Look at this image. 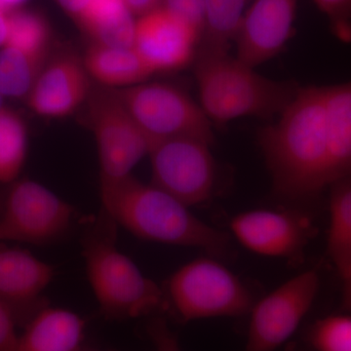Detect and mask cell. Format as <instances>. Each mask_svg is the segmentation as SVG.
I'll return each mask as SVG.
<instances>
[{"label": "cell", "instance_id": "18", "mask_svg": "<svg viewBox=\"0 0 351 351\" xmlns=\"http://www.w3.org/2000/svg\"><path fill=\"white\" fill-rule=\"evenodd\" d=\"M78 24L94 43L112 47H133L136 23L124 0H92Z\"/></svg>", "mask_w": 351, "mask_h": 351}, {"label": "cell", "instance_id": "28", "mask_svg": "<svg viewBox=\"0 0 351 351\" xmlns=\"http://www.w3.org/2000/svg\"><path fill=\"white\" fill-rule=\"evenodd\" d=\"M17 327L10 309L0 302V351H19Z\"/></svg>", "mask_w": 351, "mask_h": 351}, {"label": "cell", "instance_id": "6", "mask_svg": "<svg viewBox=\"0 0 351 351\" xmlns=\"http://www.w3.org/2000/svg\"><path fill=\"white\" fill-rule=\"evenodd\" d=\"M114 91L151 141L193 138L213 144V124L201 106L180 88L143 82Z\"/></svg>", "mask_w": 351, "mask_h": 351}, {"label": "cell", "instance_id": "13", "mask_svg": "<svg viewBox=\"0 0 351 351\" xmlns=\"http://www.w3.org/2000/svg\"><path fill=\"white\" fill-rule=\"evenodd\" d=\"M55 269L31 252L0 245V302L13 313L18 327L49 306L44 291L49 286Z\"/></svg>", "mask_w": 351, "mask_h": 351}, {"label": "cell", "instance_id": "11", "mask_svg": "<svg viewBox=\"0 0 351 351\" xmlns=\"http://www.w3.org/2000/svg\"><path fill=\"white\" fill-rule=\"evenodd\" d=\"M200 40L195 29L160 7L136 23L133 48L156 75L188 66Z\"/></svg>", "mask_w": 351, "mask_h": 351}, {"label": "cell", "instance_id": "32", "mask_svg": "<svg viewBox=\"0 0 351 351\" xmlns=\"http://www.w3.org/2000/svg\"><path fill=\"white\" fill-rule=\"evenodd\" d=\"M8 14L0 8V48L5 45L8 36Z\"/></svg>", "mask_w": 351, "mask_h": 351}, {"label": "cell", "instance_id": "10", "mask_svg": "<svg viewBox=\"0 0 351 351\" xmlns=\"http://www.w3.org/2000/svg\"><path fill=\"white\" fill-rule=\"evenodd\" d=\"M318 287L317 272L308 270L254 304L244 351H276L282 346L311 311Z\"/></svg>", "mask_w": 351, "mask_h": 351}, {"label": "cell", "instance_id": "3", "mask_svg": "<svg viewBox=\"0 0 351 351\" xmlns=\"http://www.w3.org/2000/svg\"><path fill=\"white\" fill-rule=\"evenodd\" d=\"M119 226L101 208L82 237L88 280L101 314L110 320H124L167 311L162 289L117 248Z\"/></svg>", "mask_w": 351, "mask_h": 351}, {"label": "cell", "instance_id": "31", "mask_svg": "<svg viewBox=\"0 0 351 351\" xmlns=\"http://www.w3.org/2000/svg\"><path fill=\"white\" fill-rule=\"evenodd\" d=\"M343 292L341 307L346 313L351 314V272L343 279Z\"/></svg>", "mask_w": 351, "mask_h": 351}, {"label": "cell", "instance_id": "25", "mask_svg": "<svg viewBox=\"0 0 351 351\" xmlns=\"http://www.w3.org/2000/svg\"><path fill=\"white\" fill-rule=\"evenodd\" d=\"M326 16L334 36L343 43H351V0H313Z\"/></svg>", "mask_w": 351, "mask_h": 351}, {"label": "cell", "instance_id": "8", "mask_svg": "<svg viewBox=\"0 0 351 351\" xmlns=\"http://www.w3.org/2000/svg\"><path fill=\"white\" fill-rule=\"evenodd\" d=\"M92 93L88 117L98 147L100 186L105 189L132 175L138 161L149 154L152 141L114 90Z\"/></svg>", "mask_w": 351, "mask_h": 351}, {"label": "cell", "instance_id": "15", "mask_svg": "<svg viewBox=\"0 0 351 351\" xmlns=\"http://www.w3.org/2000/svg\"><path fill=\"white\" fill-rule=\"evenodd\" d=\"M298 0H255L235 38L237 58L252 68L277 56L294 32Z\"/></svg>", "mask_w": 351, "mask_h": 351}, {"label": "cell", "instance_id": "16", "mask_svg": "<svg viewBox=\"0 0 351 351\" xmlns=\"http://www.w3.org/2000/svg\"><path fill=\"white\" fill-rule=\"evenodd\" d=\"M84 329L78 314L47 306L24 328L19 351H82Z\"/></svg>", "mask_w": 351, "mask_h": 351}, {"label": "cell", "instance_id": "29", "mask_svg": "<svg viewBox=\"0 0 351 351\" xmlns=\"http://www.w3.org/2000/svg\"><path fill=\"white\" fill-rule=\"evenodd\" d=\"M124 2L132 14L142 17L160 8L163 0H124Z\"/></svg>", "mask_w": 351, "mask_h": 351}, {"label": "cell", "instance_id": "27", "mask_svg": "<svg viewBox=\"0 0 351 351\" xmlns=\"http://www.w3.org/2000/svg\"><path fill=\"white\" fill-rule=\"evenodd\" d=\"M145 332L154 346V351H182L177 334L171 330L167 320L160 315L152 316Z\"/></svg>", "mask_w": 351, "mask_h": 351}, {"label": "cell", "instance_id": "36", "mask_svg": "<svg viewBox=\"0 0 351 351\" xmlns=\"http://www.w3.org/2000/svg\"><path fill=\"white\" fill-rule=\"evenodd\" d=\"M82 351H115V350H82Z\"/></svg>", "mask_w": 351, "mask_h": 351}, {"label": "cell", "instance_id": "22", "mask_svg": "<svg viewBox=\"0 0 351 351\" xmlns=\"http://www.w3.org/2000/svg\"><path fill=\"white\" fill-rule=\"evenodd\" d=\"M27 154V129L17 112L0 110V184L18 180Z\"/></svg>", "mask_w": 351, "mask_h": 351}, {"label": "cell", "instance_id": "30", "mask_svg": "<svg viewBox=\"0 0 351 351\" xmlns=\"http://www.w3.org/2000/svg\"><path fill=\"white\" fill-rule=\"evenodd\" d=\"M56 1L78 22L89 8L92 0H56Z\"/></svg>", "mask_w": 351, "mask_h": 351}, {"label": "cell", "instance_id": "5", "mask_svg": "<svg viewBox=\"0 0 351 351\" xmlns=\"http://www.w3.org/2000/svg\"><path fill=\"white\" fill-rule=\"evenodd\" d=\"M164 293L168 306L184 322L237 317L250 313L255 304L239 277L212 258H196L178 269Z\"/></svg>", "mask_w": 351, "mask_h": 351}, {"label": "cell", "instance_id": "2", "mask_svg": "<svg viewBox=\"0 0 351 351\" xmlns=\"http://www.w3.org/2000/svg\"><path fill=\"white\" fill-rule=\"evenodd\" d=\"M101 209L138 239L195 247L213 257L230 250V237L195 216L189 207L154 184L129 176L101 189Z\"/></svg>", "mask_w": 351, "mask_h": 351}, {"label": "cell", "instance_id": "14", "mask_svg": "<svg viewBox=\"0 0 351 351\" xmlns=\"http://www.w3.org/2000/svg\"><path fill=\"white\" fill-rule=\"evenodd\" d=\"M91 93V77L82 58L64 53L48 60L25 100L39 117L64 119L82 107Z\"/></svg>", "mask_w": 351, "mask_h": 351}, {"label": "cell", "instance_id": "20", "mask_svg": "<svg viewBox=\"0 0 351 351\" xmlns=\"http://www.w3.org/2000/svg\"><path fill=\"white\" fill-rule=\"evenodd\" d=\"M49 59V51L27 52L11 46L0 48V94L27 98Z\"/></svg>", "mask_w": 351, "mask_h": 351}, {"label": "cell", "instance_id": "7", "mask_svg": "<svg viewBox=\"0 0 351 351\" xmlns=\"http://www.w3.org/2000/svg\"><path fill=\"white\" fill-rule=\"evenodd\" d=\"M76 211L38 182L7 184L0 216V242L47 245L59 241L75 225Z\"/></svg>", "mask_w": 351, "mask_h": 351}, {"label": "cell", "instance_id": "19", "mask_svg": "<svg viewBox=\"0 0 351 351\" xmlns=\"http://www.w3.org/2000/svg\"><path fill=\"white\" fill-rule=\"evenodd\" d=\"M328 254L341 279L351 272V178L330 188Z\"/></svg>", "mask_w": 351, "mask_h": 351}, {"label": "cell", "instance_id": "1", "mask_svg": "<svg viewBox=\"0 0 351 351\" xmlns=\"http://www.w3.org/2000/svg\"><path fill=\"white\" fill-rule=\"evenodd\" d=\"M278 117L258 134L274 193L291 202L315 199L336 182L324 85L300 86Z\"/></svg>", "mask_w": 351, "mask_h": 351}, {"label": "cell", "instance_id": "35", "mask_svg": "<svg viewBox=\"0 0 351 351\" xmlns=\"http://www.w3.org/2000/svg\"><path fill=\"white\" fill-rule=\"evenodd\" d=\"M3 98L4 97L2 96L1 94H0V110H1L2 108H3Z\"/></svg>", "mask_w": 351, "mask_h": 351}, {"label": "cell", "instance_id": "23", "mask_svg": "<svg viewBox=\"0 0 351 351\" xmlns=\"http://www.w3.org/2000/svg\"><path fill=\"white\" fill-rule=\"evenodd\" d=\"M49 44V25L43 16L27 10L8 14V36L4 46L27 52H48Z\"/></svg>", "mask_w": 351, "mask_h": 351}, {"label": "cell", "instance_id": "33", "mask_svg": "<svg viewBox=\"0 0 351 351\" xmlns=\"http://www.w3.org/2000/svg\"><path fill=\"white\" fill-rule=\"evenodd\" d=\"M27 1V0H0V8L9 13L16 7L22 5Z\"/></svg>", "mask_w": 351, "mask_h": 351}, {"label": "cell", "instance_id": "9", "mask_svg": "<svg viewBox=\"0 0 351 351\" xmlns=\"http://www.w3.org/2000/svg\"><path fill=\"white\" fill-rule=\"evenodd\" d=\"M211 145L193 138L152 141V184L188 207L202 204L213 195L216 162Z\"/></svg>", "mask_w": 351, "mask_h": 351}, {"label": "cell", "instance_id": "17", "mask_svg": "<svg viewBox=\"0 0 351 351\" xmlns=\"http://www.w3.org/2000/svg\"><path fill=\"white\" fill-rule=\"evenodd\" d=\"M82 59L91 80L108 89L135 86L154 75L133 47H112L93 43Z\"/></svg>", "mask_w": 351, "mask_h": 351}, {"label": "cell", "instance_id": "24", "mask_svg": "<svg viewBox=\"0 0 351 351\" xmlns=\"http://www.w3.org/2000/svg\"><path fill=\"white\" fill-rule=\"evenodd\" d=\"M314 351H351V314H337L316 321L308 332Z\"/></svg>", "mask_w": 351, "mask_h": 351}, {"label": "cell", "instance_id": "4", "mask_svg": "<svg viewBox=\"0 0 351 351\" xmlns=\"http://www.w3.org/2000/svg\"><path fill=\"white\" fill-rule=\"evenodd\" d=\"M193 62L201 108L219 126L241 117L272 119L288 107L300 87L258 75L228 52L197 50Z\"/></svg>", "mask_w": 351, "mask_h": 351}, {"label": "cell", "instance_id": "12", "mask_svg": "<svg viewBox=\"0 0 351 351\" xmlns=\"http://www.w3.org/2000/svg\"><path fill=\"white\" fill-rule=\"evenodd\" d=\"M230 228L247 249L267 257L300 258L313 235L311 221L295 211L245 212L232 219Z\"/></svg>", "mask_w": 351, "mask_h": 351}, {"label": "cell", "instance_id": "21", "mask_svg": "<svg viewBox=\"0 0 351 351\" xmlns=\"http://www.w3.org/2000/svg\"><path fill=\"white\" fill-rule=\"evenodd\" d=\"M246 0H203L205 25L199 51L226 53L234 43Z\"/></svg>", "mask_w": 351, "mask_h": 351}, {"label": "cell", "instance_id": "26", "mask_svg": "<svg viewBox=\"0 0 351 351\" xmlns=\"http://www.w3.org/2000/svg\"><path fill=\"white\" fill-rule=\"evenodd\" d=\"M161 8L186 23L202 38L205 25L203 0H163Z\"/></svg>", "mask_w": 351, "mask_h": 351}, {"label": "cell", "instance_id": "34", "mask_svg": "<svg viewBox=\"0 0 351 351\" xmlns=\"http://www.w3.org/2000/svg\"><path fill=\"white\" fill-rule=\"evenodd\" d=\"M6 186L0 188V216H1L2 209H3L4 199H5Z\"/></svg>", "mask_w": 351, "mask_h": 351}]
</instances>
